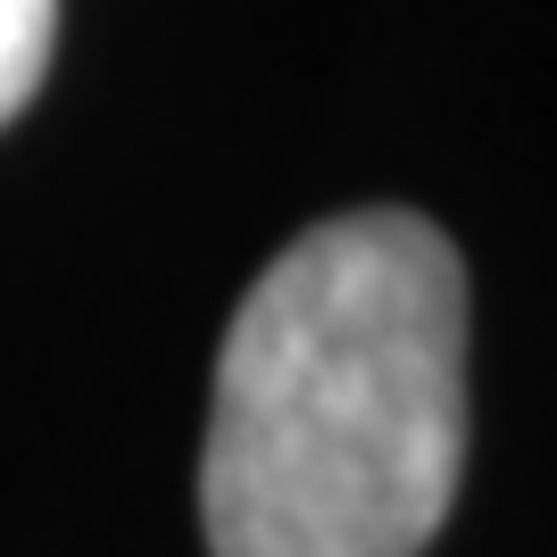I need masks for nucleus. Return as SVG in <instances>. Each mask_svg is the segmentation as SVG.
Instances as JSON below:
<instances>
[{"label": "nucleus", "instance_id": "1", "mask_svg": "<svg viewBox=\"0 0 557 557\" xmlns=\"http://www.w3.org/2000/svg\"><path fill=\"white\" fill-rule=\"evenodd\" d=\"M466 474V258L417 209L325 216L216 349L200 524L216 557H424Z\"/></svg>", "mask_w": 557, "mask_h": 557}, {"label": "nucleus", "instance_id": "2", "mask_svg": "<svg viewBox=\"0 0 557 557\" xmlns=\"http://www.w3.org/2000/svg\"><path fill=\"white\" fill-rule=\"evenodd\" d=\"M50 42H59V0H0V125L42 92Z\"/></svg>", "mask_w": 557, "mask_h": 557}]
</instances>
